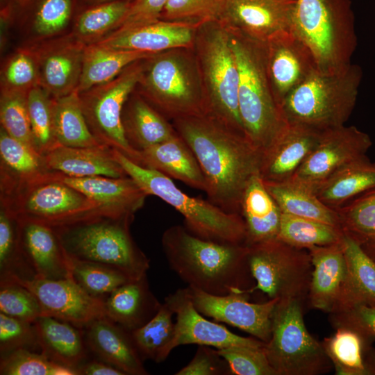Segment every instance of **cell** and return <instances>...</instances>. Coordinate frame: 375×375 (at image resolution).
Here are the masks:
<instances>
[{
	"instance_id": "cell-43",
	"label": "cell",
	"mask_w": 375,
	"mask_h": 375,
	"mask_svg": "<svg viewBox=\"0 0 375 375\" xmlns=\"http://www.w3.org/2000/svg\"><path fill=\"white\" fill-rule=\"evenodd\" d=\"M35 277L24 260L18 237V220L0 205V281H26Z\"/></svg>"
},
{
	"instance_id": "cell-21",
	"label": "cell",
	"mask_w": 375,
	"mask_h": 375,
	"mask_svg": "<svg viewBox=\"0 0 375 375\" xmlns=\"http://www.w3.org/2000/svg\"><path fill=\"white\" fill-rule=\"evenodd\" d=\"M322 132L288 123L262 155L259 174L264 182L290 180L317 144Z\"/></svg>"
},
{
	"instance_id": "cell-17",
	"label": "cell",
	"mask_w": 375,
	"mask_h": 375,
	"mask_svg": "<svg viewBox=\"0 0 375 375\" xmlns=\"http://www.w3.org/2000/svg\"><path fill=\"white\" fill-rule=\"evenodd\" d=\"M187 288L194 307L203 315L236 327L265 343L269 340L278 299L251 303L248 293L214 295Z\"/></svg>"
},
{
	"instance_id": "cell-10",
	"label": "cell",
	"mask_w": 375,
	"mask_h": 375,
	"mask_svg": "<svg viewBox=\"0 0 375 375\" xmlns=\"http://www.w3.org/2000/svg\"><path fill=\"white\" fill-rule=\"evenodd\" d=\"M303 303L281 299L275 306L271 338L264 350L276 375H320L333 367L322 342L305 325Z\"/></svg>"
},
{
	"instance_id": "cell-39",
	"label": "cell",
	"mask_w": 375,
	"mask_h": 375,
	"mask_svg": "<svg viewBox=\"0 0 375 375\" xmlns=\"http://www.w3.org/2000/svg\"><path fill=\"white\" fill-rule=\"evenodd\" d=\"M54 134L58 144L91 147L102 144L91 132L84 116L78 90L52 98Z\"/></svg>"
},
{
	"instance_id": "cell-1",
	"label": "cell",
	"mask_w": 375,
	"mask_h": 375,
	"mask_svg": "<svg viewBox=\"0 0 375 375\" xmlns=\"http://www.w3.org/2000/svg\"><path fill=\"white\" fill-rule=\"evenodd\" d=\"M172 125L199 162L208 200L227 212L240 215L242 194L259 173L262 153L245 136L206 115L176 118Z\"/></svg>"
},
{
	"instance_id": "cell-3",
	"label": "cell",
	"mask_w": 375,
	"mask_h": 375,
	"mask_svg": "<svg viewBox=\"0 0 375 375\" xmlns=\"http://www.w3.org/2000/svg\"><path fill=\"white\" fill-rule=\"evenodd\" d=\"M228 31L239 72L238 104L244 131L262 155L287 124L271 87L265 43Z\"/></svg>"
},
{
	"instance_id": "cell-33",
	"label": "cell",
	"mask_w": 375,
	"mask_h": 375,
	"mask_svg": "<svg viewBox=\"0 0 375 375\" xmlns=\"http://www.w3.org/2000/svg\"><path fill=\"white\" fill-rule=\"evenodd\" d=\"M33 324L42 353L50 359L76 369L85 362L88 347L83 329L50 316H42Z\"/></svg>"
},
{
	"instance_id": "cell-48",
	"label": "cell",
	"mask_w": 375,
	"mask_h": 375,
	"mask_svg": "<svg viewBox=\"0 0 375 375\" xmlns=\"http://www.w3.org/2000/svg\"><path fill=\"white\" fill-rule=\"evenodd\" d=\"M0 312L31 323L43 316L36 297L13 281H0Z\"/></svg>"
},
{
	"instance_id": "cell-37",
	"label": "cell",
	"mask_w": 375,
	"mask_h": 375,
	"mask_svg": "<svg viewBox=\"0 0 375 375\" xmlns=\"http://www.w3.org/2000/svg\"><path fill=\"white\" fill-rule=\"evenodd\" d=\"M342 244L347 279L341 305L335 312L360 303L375 305V261L345 233Z\"/></svg>"
},
{
	"instance_id": "cell-13",
	"label": "cell",
	"mask_w": 375,
	"mask_h": 375,
	"mask_svg": "<svg viewBox=\"0 0 375 375\" xmlns=\"http://www.w3.org/2000/svg\"><path fill=\"white\" fill-rule=\"evenodd\" d=\"M137 61L112 80L79 93L87 124L100 143L138 164V152L129 144L123 127L124 105L142 78L144 65Z\"/></svg>"
},
{
	"instance_id": "cell-8",
	"label": "cell",
	"mask_w": 375,
	"mask_h": 375,
	"mask_svg": "<svg viewBox=\"0 0 375 375\" xmlns=\"http://www.w3.org/2000/svg\"><path fill=\"white\" fill-rule=\"evenodd\" d=\"M292 31L318 70L336 72L351 63L358 41L350 0H296Z\"/></svg>"
},
{
	"instance_id": "cell-7",
	"label": "cell",
	"mask_w": 375,
	"mask_h": 375,
	"mask_svg": "<svg viewBox=\"0 0 375 375\" xmlns=\"http://www.w3.org/2000/svg\"><path fill=\"white\" fill-rule=\"evenodd\" d=\"M133 219L99 215L53 228L68 256L103 264L138 279L147 275L149 260L131 236Z\"/></svg>"
},
{
	"instance_id": "cell-36",
	"label": "cell",
	"mask_w": 375,
	"mask_h": 375,
	"mask_svg": "<svg viewBox=\"0 0 375 375\" xmlns=\"http://www.w3.org/2000/svg\"><path fill=\"white\" fill-rule=\"evenodd\" d=\"M375 188V162L365 156L336 172L314 192L328 207L337 210L344 204Z\"/></svg>"
},
{
	"instance_id": "cell-2",
	"label": "cell",
	"mask_w": 375,
	"mask_h": 375,
	"mask_svg": "<svg viewBox=\"0 0 375 375\" xmlns=\"http://www.w3.org/2000/svg\"><path fill=\"white\" fill-rule=\"evenodd\" d=\"M161 242L169 267L190 288L226 295L242 293L254 285L245 244L203 240L180 225L167 228Z\"/></svg>"
},
{
	"instance_id": "cell-40",
	"label": "cell",
	"mask_w": 375,
	"mask_h": 375,
	"mask_svg": "<svg viewBox=\"0 0 375 375\" xmlns=\"http://www.w3.org/2000/svg\"><path fill=\"white\" fill-rule=\"evenodd\" d=\"M344 233L354 240L375 261V188L336 210Z\"/></svg>"
},
{
	"instance_id": "cell-23",
	"label": "cell",
	"mask_w": 375,
	"mask_h": 375,
	"mask_svg": "<svg viewBox=\"0 0 375 375\" xmlns=\"http://www.w3.org/2000/svg\"><path fill=\"white\" fill-rule=\"evenodd\" d=\"M312 265L308 300L310 306L329 314L342 302L347 266L342 241L308 249Z\"/></svg>"
},
{
	"instance_id": "cell-28",
	"label": "cell",
	"mask_w": 375,
	"mask_h": 375,
	"mask_svg": "<svg viewBox=\"0 0 375 375\" xmlns=\"http://www.w3.org/2000/svg\"><path fill=\"white\" fill-rule=\"evenodd\" d=\"M138 165L155 169L193 188L206 190L199 162L178 134L138 151Z\"/></svg>"
},
{
	"instance_id": "cell-27",
	"label": "cell",
	"mask_w": 375,
	"mask_h": 375,
	"mask_svg": "<svg viewBox=\"0 0 375 375\" xmlns=\"http://www.w3.org/2000/svg\"><path fill=\"white\" fill-rule=\"evenodd\" d=\"M43 157L50 171L70 177L128 176L116 160L112 149L106 145L73 147L58 144Z\"/></svg>"
},
{
	"instance_id": "cell-52",
	"label": "cell",
	"mask_w": 375,
	"mask_h": 375,
	"mask_svg": "<svg viewBox=\"0 0 375 375\" xmlns=\"http://www.w3.org/2000/svg\"><path fill=\"white\" fill-rule=\"evenodd\" d=\"M40 347L33 323L0 312V354L4 356L20 349Z\"/></svg>"
},
{
	"instance_id": "cell-44",
	"label": "cell",
	"mask_w": 375,
	"mask_h": 375,
	"mask_svg": "<svg viewBox=\"0 0 375 375\" xmlns=\"http://www.w3.org/2000/svg\"><path fill=\"white\" fill-rule=\"evenodd\" d=\"M27 99L33 147L44 156L58 144L53 129L52 98L37 85L28 91Z\"/></svg>"
},
{
	"instance_id": "cell-47",
	"label": "cell",
	"mask_w": 375,
	"mask_h": 375,
	"mask_svg": "<svg viewBox=\"0 0 375 375\" xmlns=\"http://www.w3.org/2000/svg\"><path fill=\"white\" fill-rule=\"evenodd\" d=\"M27 94L28 91L3 89L0 101L1 128L11 137L33 148Z\"/></svg>"
},
{
	"instance_id": "cell-9",
	"label": "cell",
	"mask_w": 375,
	"mask_h": 375,
	"mask_svg": "<svg viewBox=\"0 0 375 375\" xmlns=\"http://www.w3.org/2000/svg\"><path fill=\"white\" fill-rule=\"evenodd\" d=\"M148 60L139 83L144 99L172 120L205 114L203 87L193 47L160 52Z\"/></svg>"
},
{
	"instance_id": "cell-53",
	"label": "cell",
	"mask_w": 375,
	"mask_h": 375,
	"mask_svg": "<svg viewBox=\"0 0 375 375\" xmlns=\"http://www.w3.org/2000/svg\"><path fill=\"white\" fill-rule=\"evenodd\" d=\"M2 76L3 89L28 91L40 85L38 60L29 53H18L9 60Z\"/></svg>"
},
{
	"instance_id": "cell-51",
	"label": "cell",
	"mask_w": 375,
	"mask_h": 375,
	"mask_svg": "<svg viewBox=\"0 0 375 375\" xmlns=\"http://www.w3.org/2000/svg\"><path fill=\"white\" fill-rule=\"evenodd\" d=\"M223 0H169L160 19L201 24L216 21Z\"/></svg>"
},
{
	"instance_id": "cell-24",
	"label": "cell",
	"mask_w": 375,
	"mask_h": 375,
	"mask_svg": "<svg viewBox=\"0 0 375 375\" xmlns=\"http://www.w3.org/2000/svg\"><path fill=\"white\" fill-rule=\"evenodd\" d=\"M56 178L78 190L110 216L134 217L148 196L130 176L70 177L53 172Z\"/></svg>"
},
{
	"instance_id": "cell-31",
	"label": "cell",
	"mask_w": 375,
	"mask_h": 375,
	"mask_svg": "<svg viewBox=\"0 0 375 375\" xmlns=\"http://www.w3.org/2000/svg\"><path fill=\"white\" fill-rule=\"evenodd\" d=\"M104 302L106 317L130 332L149 322L162 304L151 292L147 275L120 285Z\"/></svg>"
},
{
	"instance_id": "cell-34",
	"label": "cell",
	"mask_w": 375,
	"mask_h": 375,
	"mask_svg": "<svg viewBox=\"0 0 375 375\" xmlns=\"http://www.w3.org/2000/svg\"><path fill=\"white\" fill-rule=\"evenodd\" d=\"M122 124L130 146L138 152L178 134L165 117L140 95L127 99Z\"/></svg>"
},
{
	"instance_id": "cell-46",
	"label": "cell",
	"mask_w": 375,
	"mask_h": 375,
	"mask_svg": "<svg viewBox=\"0 0 375 375\" xmlns=\"http://www.w3.org/2000/svg\"><path fill=\"white\" fill-rule=\"evenodd\" d=\"M1 375H78L76 369L58 363L43 353L20 349L1 357Z\"/></svg>"
},
{
	"instance_id": "cell-57",
	"label": "cell",
	"mask_w": 375,
	"mask_h": 375,
	"mask_svg": "<svg viewBox=\"0 0 375 375\" xmlns=\"http://www.w3.org/2000/svg\"><path fill=\"white\" fill-rule=\"evenodd\" d=\"M329 315L333 327L350 325L375 337V305L356 304Z\"/></svg>"
},
{
	"instance_id": "cell-18",
	"label": "cell",
	"mask_w": 375,
	"mask_h": 375,
	"mask_svg": "<svg viewBox=\"0 0 375 375\" xmlns=\"http://www.w3.org/2000/svg\"><path fill=\"white\" fill-rule=\"evenodd\" d=\"M166 302L176 315L175 333L171 349L185 344H197L222 349L234 345L264 347L256 338L236 335L225 326L206 319L194 307L188 288L169 294Z\"/></svg>"
},
{
	"instance_id": "cell-11",
	"label": "cell",
	"mask_w": 375,
	"mask_h": 375,
	"mask_svg": "<svg viewBox=\"0 0 375 375\" xmlns=\"http://www.w3.org/2000/svg\"><path fill=\"white\" fill-rule=\"evenodd\" d=\"M1 205L18 220L60 227L99 215H108L78 190L56 178L53 172L9 194Z\"/></svg>"
},
{
	"instance_id": "cell-19",
	"label": "cell",
	"mask_w": 375,
	"mask_h": 375,
	"mask_svg": "<svg viewBox=\"0 0 375 375\" xmlns=\"http://www.w3.org/2000/svg\"><path fill=\"white\" fill-rule=\"evenodd\" d=\"M268 76L274 97L281 107L284 99L317 69L307 46L292 31L265 43Z\"/></svg>"
},
{
	"instance_id": "cell-50",
	"label": "cell",
	"mask_w": 375,
	"mask_h": 375,
	"mask_svg": "<svg viewBox=\"0 0 375 375\" xmlns=\"http://www.w3.org/2000/svg\"><path fill=\"white\" fill-rule=\"evenodd\" d=\"M217 350L226 360L231 375H276L264 347L234 345Z\"/></svg>"
},
{
	"instance_id": "cell-5",
	"label": "cell",
	"mask_w": 375,
	"mask_h": 375,
	"mask_svg": "<svg viewBox=\"0 0 375 375\" xmlns=\"http://www.w3.org/2000/svg\"><path fill=\"white\" fill-rule=\"evenodd\" d=\"M112 151L126 174L147 195L159 197L183 216L184 226L192 235L219 243L246 245V227L240 215L227 212L208 199L190 197L168 176L136 164L117 149Z\"/></svg>"
},
{
	"instance_id": "cell-59",
	"label": "cell",
	"mask_w": 375,
	"mask_h": 375,
	"mask_svg": "<svg viewBox=\"0 0 375 375\" xmlns=\"http://www.w3.org/2000/svg\"><path fill=\"white\" fill-rule=\"evenodd\" d=\"M95 1H98V2H101V1H108V0H94Z\"/></svg>"
},
{
	"instance_id": "cell-45",
	"label": "cell",
	"mask_w": 375,
	"mask_h": 375,
	"mask_svg": "<svg viewBox=\"0 0 375 375\" xmlns=\"http://www.w3.org/2000/svg\"><path fill=\"white\" fill-rule=\"evenodd\" d=\"M69 258L73 279L93 297L108 296L131 279L121 271L109 266L69 256Z\"/></svg>"
},
{
	"instance_id": "cell-25",
	"label": "cell",
	"mask_w": 375,
	"mask_h": 375,
	"mask_svg": "<svg viewBox=\"0 0 375 375\" xmlns=\"http://www.w3.org/2000/svg\"><path fill=\"white\" fill-rule=\"evenodd\" d=\"M88 349L99 360L125 375H145L147 372L131 332L108 317L96 319L83 328Z\"/></svg>"
},
{
	"instance_id": "cell-32",
	"label": "cell",
	"mask_w": 375,
	"mask_h": 375,
	"mask_svg": "<svg viewBox=\"0 0 375 375\" xmlns=\"http://www.w3.org/2000/svg\"><path fill=\"white\" fill-rule=\"evenodd\" d=\"M282 212L259 173L247 185L240 201L246 227V245L277 239Z\"/></svg>"
},
{
	"instance_id": "cell-16",
	"label": "cell",
	"mask_w": 375,
	"mask_h": 375,
	"mask_svg": "<svg viewBox=\"0 0 375 375\" xmlns=\"http://www.w3.org/2000/svg\"><path fill=\"white\" fill-rule=\"evenodd\" d=\"M15 282L36 297L43 316L55 317L81 329L96 319L107 317L104 300L88 293L72 277L51 280L35 276Z\"/></svg>"
},
{
	"instance_id": "cell-15",
	"label": "cell",
	"mask_w": 375,
	"mask_h": 375,
	"mask_svg": "<svg viewBox=\"0 0 375 375\" xmlns=\"http://www.w3.org/2000/svg\"><path fill=\"white\" fill-rule=\"evenodd\" d=\"M296 0H223L217 18L228 30L266 43L292 31Z\"/></svg>"
},
{
	"instance_id": "cell-14",
	"label": "cell",
	"mask_w": 375,
	"mask_h": 375,
	"mask_svg": "<svg viewBox=\"0 0 375 375\" xmlns=\"http://www.w3.org/2000/svg\"><path fill=\"white\" fill-rule=\"evenodd\" d=\"M372 145L369 135L354 126L344 125L324 131L290 180L314 192L344 166L367 156Z\"/></svg>"
},
{
	"instance_id": "cell-29",
	"label": "cell",
	"mask_w": 375,
	"mask_h": 375,
	"mask_svg": "<svg viewBox=\"0 0 375 375\" xmlns=\"http://www.w3.org/2000/svg\"><path fill=\"white\" fill-rule=\"evenodd\" d=\"M84 49L81 43H60L38 57L40 85L51 98L78 90Z\"/></svg>"
},
{
	"instance_id": "cell-49",
	"label": "cell",
	"mask_w": 375,
	"mask_h": 375,
	"mask_svg": "<svg viewBox=\"0 0 375 375\" xmlns=\"http://www.w3.org/2000/svg\"><path fill=\"white\" fill-rule=\"evenodd\" d=\"M131 2L115 1L102 3L85 11L79 17L76 31L81 37L101 35L117 28L127 13Z\"/></svg>"
},
{
	"instance_id": "cell-22",
	"label": "cell",
	"mask_w": 375,
	"mask_h": 375,
	"mask_svg": "<svg viewBox=\"0 0 375 375\" xmlns=\"http://www.w3.org/2000/svg\"><path fill=\"white\" fill-rule=\"evenodd\" d=\"M199 25L160 19L124 30L115 31L97 42L112 49L149 53H160L176 48H192Z\"/></svg>"
},
{
	"instance_id": "cell-26",
	"label": "cell",
	"mask_w": 375,
	"mask_h": 375,
	"mask_svg": "<svg viewBox=\"0 0 375 375\" xmlns=\"http://www.w3.org/2000/svg\"><path fill=\"white\" fill-rule=\"evenodd\" d=\"M333 328L335 332L322 344L335 374L375 375V337L350 325Z\"/></svg>"
},
{
	"instance_id": "cell-30",
	"label": "cell",
	"mask_w": 375,
	"mask_h": 375,
	"mask_svg": "<svg viewBox=\"0 0 375 375\" xmlns=\"http://www.w3.org/2000/svg\"><path fill=\"white\" fill-rule=\"evenodd\" d=\"M43 156L33 147L0 130V196L50 174Z\"/></svg>"
},
{
	"instance_id": "cell-6",
	"label": "cell",
	"mask_w": 375,
	"mask_h": 375,
	"mask_svg": "<svg viewBox=\"0 0 375 375\" xmlns=\"http://www.w3.org/2000/svg\"><path fill=\"white\" fill-rule=\"evenodd\" d=\"M193 49L203 87L204 115L246 137L239 111V72L228 31L217 21L201 24Z\"/></svg>"
},
{
	"instance_id": "cell-55",
	"label": "cell",
	"mask_w": 375,
	"mask_h": 375,
	"mask_svg": "<svg viewBox=\"0 0 375 375\" xmlns=\"http://www.w3.org/2000/svg\"><path fill=\"white\" fill-rule=\"evenodd\" d=\"M176 375H231L226 360L217 349L198 345L190 362L175 373Z\"/></svg>"
},
{
	"instance_id": "cell-12",
	"label": "cell",
	"mask_w": 375,
	"mask_h": 375,
	"mask_svg": "<svg viewBox=\"0 0 375 375\" xmlns=\"http://www.w3.org/2000/svg\"><path fill=\"white\" fill-rule=\"evenodd\" d=\"M247 247L248 264L255 284L244 293L259 290L269 299L308 300L312 271L308 251L278 239Z\"/></svg>"
},
{
	"instance_id": "cell-56",
	"label": "cell",
	"mask_w": 375,
	"mask_h": 375,
	"mask_svg": "<svg viewBox=\"0 0 375 375\" xmlns=\"http://www.w3.org/2000/svg\"><path fill=\"white\" fill-rule=\"evenodd\" d=\"M169 0H134L116 28V31L149 24L160 20Z\"/></svg>"
},
{
	"instance_id": "cell-54",
	"label": "cell",
	"mask_w": 375,
	"mask_h": 375,
	"mask_svg": "<svg viewBox=\"0 0 375 375\" xmlns=\"http://www.w3.org/2000/svg\"><path fill=\"white\" fill-rule=\"evenodd\" d=\"M71 11V0H43L35 18V31L41 35L59 32L67 25Z\"/></svg>"
},
{
	"instance_id": "cell-38",
	"label": "cell",
	"mask_w": 375,
	"mask_h": 375,
	"mask_svg": "<svg viewBox=\"0 0 375 375\" xmlns=\"http://www.w3.org/2000/svg\"><path fill=\"white\" fill-rule=\"evenodd\" d=\"M264 183L282 213L319 221L341 228L338 211L324 204L312 191L291 180Z\"/></svg>"
},
{
	"instance_id": "cell-41",
	"label": "cell",
	"mask_w": 375,
	"mask_h": 375,
	"mask_svg": "<svg viewBox=\"0 0 375 375\" xmlns=\"http://www.w3.org/2000/svg\"><path fill=\"white\" fill-rule=\"evenodd\" d=\"M174 313L164 301L156 314L145 324L131 331L133 341L143 360L163 362L171 351L175 333Z\"/></svg>"
},
{
	"instance_id": "cell-42",
	"label": "cell",
	"mask_w": 375,
	"mask_h": 375,
	"mask_svg": "<svg viewBox=\"0 0 375 375\" xmlns=\"http://www.w3.org/2000/svg\"><path fill=\"white\" fill-rule=\"evenodd\" d=\"M340 228L319 221L282 213L277 239L292 247L309 249L342 241Z\"/></svg>"
},
{
	"instance_id": "cell-35",
	"label": "cell",
	"mask_w": 375,
	"mask_h": 375,
	"mask_svg": "<svg viewBox=\"0 0 375 375\" xmlns=\"http://www.w3.org/2000/svg\"><path fill=\"white\" fill-rule=\"evenodd\" d=\"M158 53L117 49L97 42L85 46L78 93L107 83L130 65L151 58Z\"/></svg>"
},
{
	"instance_id": "cell-4",
	"label": "cell",
	"mask_w": 375,
	"mask_h": 375,
	"mask_svg": "<svg viewBox=\"0 0 375 375\" xmlns=\"http://www.w3.org/2000/svg\"><path fill=\"white\" fill-rule=\"evenodd\" d=\"M362 78L361 67L352 63L333 72L315 70L283 101L284 119L322 133L344 126L356 106Z\"/></svg>"
},
{
	"instance_id": "cell-58",
	"label": "cell",
	"mask_w": 375,
	"mask_h": 375,
	"mask_svg": "<svg viewBox=\"0 0 375 375\" xmlns=\"http://www.w3.org/2000/svg\"><path fill=\"white\" fill-rule=\"evenodd\" d=\"M77 370L81 375H125L119 369L101 360L85 362Z\"/></svg>"
},
{
	"instance_id": "cell-20",
	"label": "cell",
	"mask_w": 375,
	"mask_h": 375,
	"mask_svg": "<svg viewBox=\"0 0 375 375\" xmlns=\"http://www.w3.org/2000/svg\"><path fill=\"white\" fill-rule=\"evenodd\" d=\"M18 237L22 256L35 276L51 280L72 277L69 256L53 227L18 220Z\"/></svg>"
}]
</instances>
